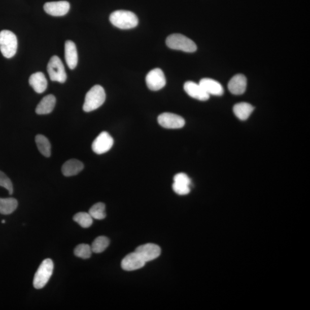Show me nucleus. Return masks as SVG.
Wrapping results in <instances>:
<instances>
[{
    "label": "nucleus",
    "mask_w": 310,
    "mask_h": 310,
    "mask_svg": "<svg viewBox=\"0 0 310 310\" xmlns=\"http://www.w3.org/2000/svg\"><path fill=\"white\" fill-rule=\"evenodd\" d=\"M73 220L84 228H89L93 224V218L89 213L85 212L76 214L74 216Z\"/></svg>",
    "instance_id": "obj_24"
},
{
    "label": "nucleus",
    "mask_w": 310,
    "mask_h": 310,
    "mask_svg": "<svg viewBox=\"0 0 310 310\" xmlns=\"http://www.w3.org/2000/svg\"><path fill=\"white\" fill-rule=\"evenodd\" d=\"M114 144V140L107 132H102L92 144V150L96 154L101 155L110 150Z\"/></svg>",
    "instance_id": "obj_9"
},
{
    "label": "nucleus",
    "mask_w": 310,
    "mask_h": 310,
    "mask_svg": "<svg viewBox=\"0 0 310 310\" xmlns=\"http://www.w3.org/2000/svg\"><path fill=\"white\" fill-rule=\"evenodd\" d=\"M89 213L95 220H104L106 217V205L101 202L96 203L90 208Z\"/></svg>",
    "instance_id": "obj_23"
},
{
    "label": "nucleus",
    "mask_w": 310,
    "mask_h": 310,
    "mask_svg": "<svg viewBox=\"0 0 310 310\" xmlns=\"http://www.w3.org/2000/svg\"><path fill=\"white\" fill-rule=\"evenodd\" d=\"M5 222H6L5 220H3L2 223L4 224V223H5Z\"/></svg>",
    "instance_id": "obj_30"
},
{
    "label": "nucleus",
    "mask_w": 310,
    "mask_h": 310,
    "mask_svg": "<svg viewBox=\"0 0 310 310\" xmlns=\"http://www.w3.org/2000/svg\"><path fill=\"white\" fill-rule=\"evenodd\" d=\"M17 50V39L16 35L9 30H3L0 32V51L4 57H14Z\"/></svg>",
    "instance_id": "obj_4"
},
{
    "label": "nucleus",
    "mask_w": 310,
    "mask_h": 310,
    "mask_svg": "<svg viewBox=\"0 0 310 310\" xmlns=\"http://www.w3.org/2000/svg\"><path fill=\"white\" fill-rule=\"evenodd\" d=\"M199 84L209 95L221 96L224 93L223 87L220 83L211 78H203Z\"/></svg>",
    "instance_id": "obj_15"
},
{
    "label": "nucleus",
    "mask_w": 310,
    "mask_h": 310,
    "mask_svg": "<svg viewBox=\"0 0 310 310\" xmlns=\"http://www.w3.org/2000/svg\"><path fill=\"white\" fill-rule=\"evenodd\" d=\"M166 45L169 49L186 52H194L197 50L196 44L190 39L180 33L172 34L166 39Z\"/></svg>",
    "instance_id": "obj_3"
},
{
    "label": "nucleus",
    "mask_w": 310,
    "mask_h": 310,
    "mask_svg": "<svg viewBox=\"0 0 310 310\" xmlns=\"http://www.w3.org/2000/svg\"><path fill=\"white\" fill-rule=\"evenodd\" d=\"M247 86V80L243 74H237L230 80L228 89L231 94L241 95L245 93Z\"/></svg>",
    "instance_id": "obj_14"
},
{
    "label": "nucleus",
    "mask_w": 310,
    "mask_h": 310,
    "mask_svg": "<svg viewBox=\"0 0 310 310\" xmlns=\"http://www.w3.org/2000/svg\"><path fill=\"white\" fill-rule=\"evenodd\" d=\"M158 121L160 126L167 129H180L185 125V120L182 117L171 113H161Z\"/></svg>",
    "instance_id": "obj_8"
},
{
    "label": "nucleus",
    "mask_w": 310,
    "mask_h": 310,
    "mask_svg": "<svg viewBox=\"0 0 310 310\" xmlns=\"http://www.w3.org/2000/svg\"><path fill=\"white\" fill-rule=\"evenodd\" d=\"M184 90L191 97L199 101H207L210 98V95L204 90L202 86L193 81L186 82L184 85Z\"/></svg>",
    "instance_id": "obj_13"
},
{
    "label": "nucleus",
    "mask_w": 310,
    "mask_h": 310,
    "mask_svg": "<svg viewBox=\"0 0 310 310\" xmlns=\"http://www.w3.org/2000/svg\"><path fill=\"white\" fill-rule=\"evenodd\" d=\"M111 23L121 29H129L137 27L139 19L134 13L124 10L113 12L109 17Z\"/></svg>",
    "instance_id": "obj_1"
},
{
    "label": "nucleus",
    "mask_w": 310,
    "mask_h": 310,
    "mask_svg": "<svg viewBox=\"0 0 310 310\" xmlns=\"http://www.w3.org/2000/svg\"><path fill=\"white\" fill-rule=\"evenodd\" d=\"M146 82L148 89L152 91L161 90L166 84L164 74L159 68L153 69L148 73Z\"/></svg>",
    "instance_id": "obj_7"
},
{
    "label": "nucleus",
    "mask_w": 310,
    "mask_h": 310,
    "mask_svg": "<svg viewBox=\"0 0 310 310\" xmlns=\"http://www.w3.org/2000/svg\"><path fill=\"white\" fill-rule=\"evenodd\" d=\"M71 5L67 2L60 1L47 3L44 10L47 14L53 16H63L67 14Z\"/></svg>",
    "instance_id": "obj_12"
},
{
    "label": "nucleus",
    "mask_w": 310,
    "mask_h": 310,
    "mask_svg": "<svg viewBox=\"0 0 310 310\" xmlns=\"http://www.w3.org/2000/svg\"><path fill=\"white\" fill-rule=\"evenodd\" d=\"M92 252L91 247L88 244H80L74 250V254L84 259L90 258Z\"/></svg>",
    "instance_id": "obj_26"
},
{
    "label": "nucleus",
    "mask_w": 310,
    "mask_h": 310,
    "mask_svg": "<svg viewBox=\"0 0 310 310\" xmlns=\"http://www.w3.org/2000/svg\"><path fill=\"white\" fill-rule=\"evenodd\" d=\"M173 189L175 193L180 195H187L190 192V186L175 182H174L173 185Z\"/></svg>",
    "instance_id": "obj_28"
},
{
    "label": "nucleus",
    "mask_w": 310,
    "mask_h": 310,
    "mask_svg": "<svg viewBox=\"0 0 310 310\" xmlns=\"http://www.w3.org/2000/svg\"><path fill=\"white\" fill-rule=\"evenodd\" d=\"M106 99V93L101 86L95 85L85 96L83 109L85 112H90L101 107Z\"/></svg>",
    "instance_id": "obj_2"
},
{
    "label": "nucleus",
    "mask_w": 310,
    "mask_h": 310,
    "mask_svg": "<svg viewBox=\"0 0 310 310\" xmlns=\"http://www.w3.org/2000/svg\"><path fill=\"white\" fill-rule=\"evenodd\" d=\"M64 52L65 62L68 67L72 70L75 68L77 67L78 60L75 43L71 41L65 42Z\"/></svg>",
    "instance_id": "obj_16"
},
{
    "label": "nucleus",
    "mask_w": 310,
    "mask_h": 310,
    "mask_svg": "<svg viewBox=\"0 0 310 310\" xmlns=\"http://www.w3.org/2000/svg\"><path fill=\"white\" fill-rule=\"evenodd\" d=\"M254 111V108L250 104L241 102L235 104L233 107V112L238 119L245 121L251 116Z\"/></svg>",
    "instance_id": "obj_20"
},
{
    "label": "nucleus",
    "mask_w": 310,
    "mask_h": 310,
    "mask_svg": "<svg viewBox=\"0 0 310 310\" xmlns=\"http://www.w3.org/2000/svg\"><path fill=\"white\" fill-rule=\"evenodd\" d=\"M146 263L138 253L134 251L126 256L122 260L121 267L126 271H132L143 268Z\"/></svg>",
    "instance_id": "obj_11"
},
{
    "label": "nucleus",
    "mask_w": 310,
    "mask_h": 310,
    "mask_svg": "<svg viewBox=\"0 0 310 310\" xmlns=\"http://www.w3.org/2000/svg\"><path fill=\"white\" fill-rule=\"evenodd\" d=\"M84 168V165L77 159L68 160L64 163L62 172L65 177H72L81 173Z\"/></svg>",
    "instance_id": "obj_18"
},
{
    "label": "nucleus",
    "mask_w": 310,
    "mask_h": 310,
    "mask_svg": "<svg viewBox=\"0 0 310 310\" xmlns=\"http://www.w3.org/2000/svg\"><path fill=\"white\" fill-rule=\"evenodd\" d=\"M0 186L5 188L8 191L10 195L13 194L14 188H13L12 183L10 179L1 171H0Z\"/></svg>",
    "instance_id": "obj_27"
},
{
    "label": "nucleus",
    "mask_w": 310,
    "mask_h": 310,
    "mask_svg": "<svg viewBox=\"0 0 310 310\" xmlns=\"http://www.w3.org/2000/svg\"><path fill=\"white\" fill-rule=\"evenodd\" d=\"M29 83L37 93H43L47 88V80L45 74L41 72L34 73L30 76Z\"/></svg>",
    "instance_id": "obj_17"
},
{
    "label": "nucleus",
    "mask_w": 310,
    "mask_h": 310,
    "mask_svg": "<svg viewBox=\"0 0 310 310\" xmlns=\"http://www.w3.org/2000/svg\"><path fill=\"white\" fill-rule=\"evenodd\" d=\"M174 182L180 183V184L190 186L191 180L189 177L185 173H179L176 175L174 178Z\"/></svg>",
    "instance_id": "obj_29"
},
{
    "label": "nucleus",
    "mask_w": 310,
    "mask_h": 310,
    "mask_svg": "<svg viewBox=\"0 0 310 310\" xmlns=\"http://www.w3.org/2000/svg\"><path fill=\"white\" fill-rule=\"evenodd\" d=\"M47 71L52 81L64 83L67 80V74L62 60L57 56H53L47 65Z\"/></svg>",
    "instance_id": "obj_6"
},
{
    "label": "nucleus",
    "mask_w": 310,
    "mask_h": 310,
    "mask_svg": "<svg viewBox=\"0 0 310 310\" xmlns=\"http://www.w3.org/2000/svg\"><path fill=\"white\" fill-rule=\"evenodd\" d=\"M36 142L39 152L47 158L51 155V146L48 139L42 134H38L36 137Z\"/></svg>",
    "instance_id": "obj_22"
},
{
    "label": "nucleus",
    "mask_w": 310,
    "mask_h": 310,
    "mask_svg": "<svg viewBox=\"0 0 310 310\" xmlns=\"http://www.w3.org/2000/svg\"><path fill=\"white\" fill-rule=\"evenodd\" d=\"M109 239L107 237L99 236L96 238L91 246V250L95 253L104 252L109 245Z\"/></svg>",
    "instance_id": "obj_25"
},
{
    "label": "nucleus",
    "mask_w": 310,
    "mask_h": 310,
    "mask_svg": "<svg viewBox=\"0 0 310 310\" xmlns=\"http://www.w3.org/2000/svg\"><path fill=\"white\" fill-rule=\"evenodd\" d=\"M18 206L17 200L14 198H0V213L4 215H11Z\"/></svg>",
    "instance_id": "obj_21"
},
{
    "label": "nucleus",
    "mask_w": 310,
    "mask_h": 310,
    "mask_svg": "<svg viewBox=\"0 0 310 310\" xmlns=\"http://www.w3.org/2000/svg\"><path fill=\"white\" fill-rule=\"evenodd\" d=\"M135 252L147 263L158 258L161 254V249L155 244L148 243L138 247Z\"/></svg>",
    "instance_id": "obj_10"
},
{
    "label": "nucleus",
    "mask_w": 310,
    "mask_h": 310,
    "mask_svg": "<svg viewBox=\"0 0 310 310\" xmlns=\"http://www.w3.org/2000/svg\"><path fill=\"white\" fill-rule=\"evenodd\" d=\"M53 261L50 259L44 260L35 274L33 285L36 289H42L45 287L53 273Z\"/></svg>",
    "instance_id": "obj_5"
},
{
    "label": "nucleus",
    "mask_w": 310,
    "mask_h": 310,
    "mask_svg": "<svg viewBox=\"0 0 310 310\" xmlns=\"http://www.w3.org/2000/svg\"><path fill=\"white\" fill-rule=\"evenodd\" d=\"M56 104V98L52 94L47 95L39 103L36 108L38 115H47L54 110Z\"/></svg>",
    "instance_id": "obj_19"
}]
</instances>
